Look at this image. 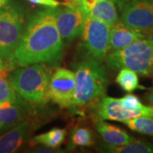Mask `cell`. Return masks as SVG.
Masks as SVG:
<instances>
[{"mask_svg":"<svg viewBox=\"0 0 153 153\" xmlns=\"http://www.w3.org/2000/svg\"><path fill=\"white\" fill-rule=\"evenodd\" d=\"M116 82L123 90L127 92H133L137 88L145 89L139 82V76L135 71L128 68H122L116 78Z\"/></svg>","mask_w":153,"mask_h":153,"instance_id":"ac0fdd59","label":"cell"},{"mask_svg":"<svg viewBox=\"0 0 153 153\" xmlns=\"http://www.w3.org/2000/svg\"><path fill=\"white\" fill-rule=\"evenodd\" d=\"M105 63L112 70L128 68L142 76H153V37L146 36L111 51L106 55Z\"/></svg>","mask_w":153,"mask_h":153,"instance_id":"277c9868","label":"cell"},{"mask_svg":"<svg viewBox=\"0 0 153 153\" xmlns=\"http://www.w3.org/2000/svg\"><path fill=\"white\" fill-rule=\"evenodd\" d=\"M65 4L76 7L84 16L96 18L112 26L118 20L112 0H66Z\"/></svg>","mask_w":153,"mask_h":153,"instance_id":"30bf717a","label":"cell"},{"mask_svg":"<svg viewBox=\"0 0 153 153\" xmlns=\"http://www.w3.org/2000/svg\"><path fill=\"white\" fill-rule=\"evenodd\" d=\"M121 22L149 36L153 33V4L151 0H131L122 9Z\"/></svg>","mask_w":153,"mask_h":153,"instance_id":"52a82bcc","label":"cell"},{"mask_svg":"<svg viewBox=\"0 0 153 153\" xmlns=\"http://www.w3.org/2000/svg\"><path fill=\"white\" fill-rule=\"evenodd\" d=\"M74 88V72L66 68H58L50 76L48 98L62 108L71 107Z\"/></svg>","mask_w":153,"mask_h":153,"instance_id":"ba28073f","label":"cell"},{"mask_svg":"<svg viewBox=\"0 0 153 153\" xmlns=\"http://www.w3.org/2000/svg\"><path fill=\"white\" fill-rule=\"evenodd\" d=\"M28 1L33 4L47 6V7H53V8L57 7L60 4V2H58L56 0H28Z\"/></svg>","mask_w":153,"mask_h":153,"instance_id":"7402d4cb","label":"cell"},{"mask_svg":"<svg viewBox=\"0 0 153 153\" xmlns=\"http://www.w3.org/2000/svg\"><path fill=\"white\" fill-rule=\"evenodd\" d=\"M98 118L102 120L124 122L127 119L135 117V116L123 109L120 102V99L111 97H101L97 105Z\"/></svg>","mask_w":153,"mask_h":153,"instance_id":"4fadbf2b","label":"cell"},{"mask_svg":"<svg viewBox=\"0 0 153 153\" xmlns=\"http://www.w3.org/2000/svg\"><path fill=\"white\" fill-rule=\"evenodd\" d=\"M54 8L56 27L62 41L70 43L81 35L84 24V15L76 7L65 4Z\"/></svg>","mask_w":153,"mask_h":153,"instance_id":"9c48e42d","label":"cell"},{"mask_svg":"<svg viewBox=\"0 0 153 153\" xmlns=\"http://www.w3.org/2000/svg\"><path fill=\"white\" fill-rule=\"evenodd\" d=\"M110 29L108 23L84 16L82 44L88 55L99 61H103L110 51Z\"/></svg>","mask_w":153,"mask_h":153,"instance_id":"8992f818","label":"cell"},{"mask_svg":"<svg viewBox=\"0 0 153 153\" xmlns=\"http://www.w3.org/2000/svg\"><path fill=\"white\" fill-rule=\"evenodd\" d=\"M7 1H8V0H0V7L3 5L5 2H7Z\"/></svg>","mask_w":153,"mask_h":153,"instance_id":"d4e9b609","label":"cell"},{"mask_svg":"<svg viewBox=\"0 0 153 153\" xmlns=\"http://www.w3.org/2000/svg\"><path fill=\"white\" fill-rule=\"evenodd\" d=\"M106 152L115 153H152L153 146L150 143L141 140H133L123 146L108 145L105 146Z\"/></svg>","mask_w":153,"mask_h":153,"instance_id":"e0dca14e","label":"cell"},{"mask_svg":"<svg viewBox=\"0 0 153 153\" xmlns=\"http://www.w3.org/2000/svg\"><path fill=\"white\" fill-rule=\"evenodd\" d=\"M26 25L22 6L7 1L0 7V57L4 64L10 60L18 47Z\"/></svg>","mask_w":153,"mask_h":153,"instance_id":"5b68a950","label":"cell"},{"mask_svg":"<svg viewBox=\"0 0 153 153\" xmlns=\"http://www.w3.org/2000/svg\"><path fill=\"white\" fill-rule=\"evenodd\" d=\"M133 131L153 137V117L139 116L123 122Z\"/></svg>","mask_w":153,"mask_h":153,"instance_id":"d6986e66","label":"cell"},{"mask_svg":"<svg viewBox=\"0 0 153 153\" xmlns=\"http://www.w3.org/2000/svg\"><path fill=\"white\" fill-rule=\"evenodd\" d=\"M50 71L41 63L15 69L8 75L16 93L32 104H42L48 98Z\"/></svg>","mask_w":153,"mask_h":153,"instance_id":"3957f363","label":"cell"},{"mask_svg":"<svg viewBox=\"0 0 153 153\" xmlns=\"http://www.w3.org/2000/svg\"><path fill=\"white\" fill-rule=\"evenodd\" d=\"M146 100H147L148 103L151 105H153V88H152V89L146 94Z\"/></svg>","mask_w":153,"mask_h":153,"instance_id":"603a6c76","label":"cell"},{"mask_svg":"<svg viewBox=\"0 0 153 153\" xmlns=\"http://www.w3.org/2000/svg\"><path fill=\"white\" fill-rule=\"evenodd\" d=\"M71 142L75 146H90L94 145L93 133L86 127H76L71 131Z\"/></svg>","mask_w":153,"mask_h":153,"instance_id":"ffe728a7","label":"cell"},{"mask_svg":"<svg viewBox=\"0 0 153 153\" xmlns=\"http://www.w3.org/2000/svg\"></svg>","mask_w":153,"mask_h":153,"instance_id":"4316f807","label":"cell"},{"mask_svg":"<svg viewBox=\"0 0 153 153\" xmlns=\"http://www.w3.org/2000/svg\"><path fill=\"white\" fill-rule=\"evenodd\" d=\"M72 106L83 107L103 97L108 77L102 61L87 57L75 66Z\"/></svg>","mask_w":153,"mask_h":153,"instance_id":"7a4b0ae2","label":"cell"},{"mask_svg":"<svg viewBox=\"0 0 153 153\" xmlns=\"http://www.w3.org/2000/svg\"><path fill=\"white\" fill-rule=\"evenodd\" d=\"M8 79V70L5 67L0 71V104L4 101H16L18 97Z\"/></svg>","mask_w":153,"mask_h":153,"instance_id":"44dd1931","label":"cell"},{"mask_svg":"<svg viewBox=\"0 0 153 153\" xmlns=\"http://www.w3.org/2000/svg\"><path fill=\"white\" fill-rule=\"evenodd\" d=\"M95 128L105 142L112 146H123L134 140L127 132L115 125H111L100 118L95 121Z\"/></svg>","mask_w":153,"mask_h":153,"instance_id":"5bb4252c","label":"cell"},{"mask_svg":"<svg viewBox=\"0 0 153 153\" xmlns=\"http://www.w3.org/2000/svg\"><path fill=\"white\" fill-rule=\"evenodd\" d=\"M4 68V61L3 60L1 59V57H0V71L1 70H3Z\"/></svg>","mask_w":153,"mask_h":153,"instance_id":"cb8c5ba5","label":"cell"},{"mask_svg":"<svg viewBox=\"0 0 153 153\" xmlns=\"http://www.w3.org/2000/svg\"><path fill=\"white\" fill-rule=\"evenodd\" d=\"M31 128V123L25 121L0 136V153L16 152L27 140Z\"/></svg>","mask_w":153,"mask_h":153,"instance_id":"8fae6325","label":"cell"},{"mask_svg":"<svg viewBox=\"0 0 153 153\" xmlns=\"http://www.w3.org/2000/svg\"><path fill=\"white\" fill-rule=\"evenodd\" d=\"M66 136V132L65 129L61 128H52L51 130L44 134H38L33 138V142L35 144H41L47 147L56 149L64 142Z\"/></svg>","mask_w":153,"mask_h":153,"instance_id":"2e32d148","label":"cell"},{"mask_svg":"<svg viewBox=\"0 0 153 153\" xmlns=\"http://www.w3.org/2000/svg\"><path fill=\"white\" fill-rule=\"evenodd\" d=\"M63 41L56 27L53 7L37 11L28 19L21 42L4 67L8 70L51 62L61 55Z\"/></svg>","mask_w":153,"mask_h":153,"instance_id":"6da1fadb","label":"cell"},{"mask_svg":"<svg viewBox=\"0 0 153 153\" xmlns=\"http://www.w3.org/2000/svg\"><path fill=\"white\" fill-rule=\"evenodd\" d=\"M24 117V110L16 101H4L0 104V128L19 123Z\"/></svg>","mask_w":153,"mask_h":153,"instance_id":"9a60e30c","label":"cell"},{"mask_svg":"<svg viewBox=\"0 0 153 153\" xmlns=\"http://www.w3.org/2000/svg\"><path fill=\"white\" fill-rule=\"evenodd\" d=\"M146 34L127 27L123 22H116L110 29V50L123 49L137 39L145 38Z\"/></svg>","mask_w":153,"mask_h":153,"instance_id":"7c38bea8","label":"cell"},{"mask_svg":"<svg viewBox=\"0 0 153 153\" xmlns=\"http://www.w3.org/2000/svg\"><path fill=\"white\" fill-rule=\"evenodd\" d=\"M151 1H152V4H153V0H151Z\"/></svg>","mask_w":153,"mask_h":153,"instance_id":"484cf974","label":"cell"}]
</instances>
